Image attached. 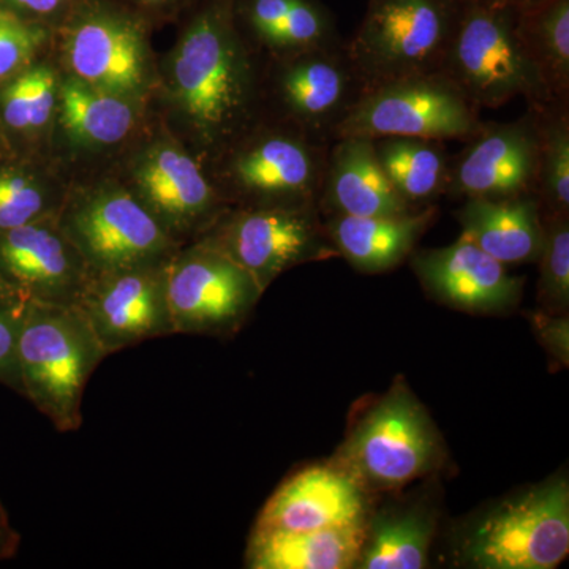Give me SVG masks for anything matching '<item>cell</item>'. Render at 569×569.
<instances>
[{
    "mask_svg": "<svg viewBox=\"0 0 569 569\" xmlns=\"http://www.w3.org/2000/svg\"><path fill=\"white\" fill-rule=\"evenodd\" d=\"M164 92L211 160L263 118L260 54L239 29L234 0H201L190 10L164 66Z\"/></svg>",
    "mask_w": 569,
    "mask_h": 569,
    "instance_id": "obj_1",
    "label": "cell"
},
{
    "mask_svg": "<svg viewBox=\"0 0 569 569\" xmlns=\"http://www.w3.org/2000/svg\"><path fill=\"white\" fill-rule=\"evenodd\" d=\"M104 358L99 339L77 307L33 301L22 306L21 392L59 432L80 429L86 385Z\"/></svg>",
    "mask_w": 569,
    "mask_h": 569,
    "instance_id": "obj_2",
    "label": "cell"
},
{
    "mask_svg": "<svg viewBox=\"0 0 569 569\" xmlns=\"http://www.w3.org/2000/svg\"><path fill=\"white\" fill-rule=\"evenodd\" d=\"M329 146L263 116L212 160V181L239 208L317 206Z\"/></svg>",
    "mask_w": 569,
    "mask_h": 569,
    "instance_id": "obj_3",
    "label": "cell"
},
{
    "mask_svg": "<svg viewBox=\"0 0 569 569\" xmlns=\"http://www.w3.org/2000/svg\"><path fill=\"white\" fill-rule=\"evenodd\" d=\"M518 7L463 0L441 73L478 110L518 97L529 107L553 102L520 40Z\"/></svg>",
    "mask_w": 569,
    "mask_h": 569,
    "instance_id": "obj_4",
    "label": "cell"
},
{
    "mask_svg": "<svg viewBox=\"0 0 569 569\" xmlns=\"http://www.w3.org/2000/svg\"><path fill=\"white\" fill-rule=\"evenodd\" d=\"M463 0H369L346 41L366 91L387 82L441 73Z\"/></svg>",
    "mask_w": 569,
    "mask_h": 569,
    "instance_id": "obj_5",
    "label": "cell"
},
{
    "mask_svg": "<svg viewBox=\"0 0 569 569\" xmlns=\"http://www.w3.org/2000/svg\"><path fill=\"white\" fill-rule=\"evenodd\" d=\"M443 448L432 419L407 385L397 383L359 419L336 463L366 492L410 485L436 470Z\"/></svg>",
    "mask_w": 569,
    "mask_h": 569,
    "instance_id": "obj_6",
    "label": "cell"
},
{
    "mask_svg": "<svg viewBox=\"0 0 569 569\" xmlns=\"http://www.w3.org/2000/svg\"><path fill=\"white\" fill-rule=\"evenodd\" d=\"M569 552V488L559 477L503 501L479 520L462 560L479 569H553Z\"/></svg>",
    "mask_w": 569,
    "mask_h": 569,
    "instance_id": "obj_7",
    "label": "cell"
},
{
    "mask_svg": "<svg viewBox=\"0 0 569 569\" xmlns=\"http://www.w3.org/2000/svg\"><path fill=\"white\" fill-rule=\"evenodd\" d=\"M148 22L119 0H82L59 26L69 74L138 102L152 80Z\"/></svg>",
    "mask_w": 569,
    "mask_h": 569,
    "instance_id": "obj_8",
    "label": "cell"
},
{
    "mask_svg": "<svg viewBox=\"0 0 569 569\" xmlns=\"http://www.w3.org/2000/svg\"><path fill=\"white\" fill-rule=\"evenodd\" d=\"M479 110L443 73L387 82L362 93L337 138L385 137L467 141L481 129Z\"/></svg>",
    "mask_w": 569,
    "mask_h": 569,
    "instance_id": "obj_9",
    "label": "cell"
},
{
    "mask_svg": "<svg viewBox=\"0 0 569 569\" xmlns=\"http://www.w3.org/2000/svg\"><path fill=\"white\" fill-rule=\"evenodd\" d=\"M58 223L92 274L159 264L178 252V242L130 190L104 186L82 193Z\"/></svg>",
    "mask_w": 569,
    "mask_h": 569,
    "instance_id": "obj_10",
    "label": "cell"
},
{
    "mask_svg": "<svg viewBox=\"0 0 569 569\" xmlns=\"http://www.w3.org/2000/svg\"><path fill=\"white\" fill-rule=\"evenodd\" d=\"M365 92L346 41L269 59L268 73H263V110L266 100L276 110L268 118L323 144L336 140L340 123Z\"/></svg>",
    "mask_w": 569,
    "mask_h": 569,
    "instance_id": "obj_11",
    "label": "cell"
},
{
    "mask_svg": "<svg viewBox=\"0 0 569 569\" xmlns=\"http://www.w3.org/2000/svg\"><path fill=\"white\" fill-rule=\"evenodd\" d=\"M206 231L201 242L246 269L263 290L295 266L337 257L317 206L227 209Z\"/></svg>",
    "mask_w": 569,
    "mask_h": 569,
    "instance_id": "obj_12",
    "label": "cell"
},
{
    "mask_svg": "<svg viewBox=\"0 0 569 569\" xmlns=\"http://www.w3.org/2000/svg\"><path fill=\"white\" fill-rule=\"evenodd\" d=\"M168 305L176 335H230L260 301L263 288L233 260L198 242L168 261Z\"/></svg>",
    "mask_w": 569,
    "mask_h": 569,
    "instance_id": "obj_13",
    "label": "cell"
},
{
    "mask_svg": "<svg viewBox=\"0 0 569 569\" xmlns=\"http://www.w3.org/2000/svg\"><path fill=\"white\" fill-rule=\"evenodd\" d=\"M168 261L92 274L74 307L107 356L144 340L176 335L168 305Z\"/></svg>",
    "mask_w": 569,
    "mask_h": 569,
    "instance_id": "obj_14",
    "label": "cell"
},
{
    "mask_svg": "<svg viewBox=\"0 0 569 569\" xmlns=\"http://www.w3.org/2000/svg\"><path fill=\"white\" fill-rule=\"evenodd\" d=\"M133 194L176 239L206 231L227 211L216 183L192 153L170 141H157L134 160Z\"/></svg>",
    "mask_w": 569,
    "mask_h": 569,
    "instance_id": "obj_15",
    "label": "cell"
},
{
    "mask_svg": "<svg viewBox=\"0 0 569 569\" xmlns=\"http://www.w3.org/2000/svg\"><path fill=\"white\" fill-rule=\"evenodd\" d=\"M0 276L24 301L74 307L92 271L56 216L0 233Z\"/></svg>",
    "mask_w": 569,
    "mask_h": 569,
    "instance_id": "obj_16",
    "label": "cell"
},
{
    "mask_svg": "<svg viewBox=\"0 0 569 569\" xmlns=\"http://www.w3.org/2000/svg\"><path fill=\"white\" fill-rule=\"evenodd\" d=\"M451 162L448 194L508 198L533 194L537 174V123L533 111L515 122H482Z\"/></svg>",
    "mask_w": 569,
    "mask_h": 569,
    "instance_id": "obj_17",
    "label": "cell"
},
{
    "mask_svg": "<svg viewBox=\"0 0 569 569\" xmlns=\"http://www.w3.org/2000/svg\"><path fill=\"white\" fill-rule=\"evenodd\" d=\"M411 268L427 293L462 312H508L522 296V277L509 274L507 266L462 234L447 247L411 254Z\"/></svg>",
    "mask_w": 569,
    "mask_h": 569,
    "instance_id": "obj_18",
    "label": "cell"
},
{
    "mask_svg": "<svg viewBox=\"0 0 569 569\" xmlns=\"http://www.w3.org/2000/svg\"><path fill=\"white\" fill-rule=\"evenodd\" d=\"M367 492L336 462L299 471L266 501L253 530L312 531L367 520Z\"/></svg>",
    "mask_w": 569,
    "mask_h": 569,
    "instance_id": "obj_19",
    "label": "cell"
},
{
    "mask_svg": "<svg viewBox=\"0 0 569 569\" xmlns=\"http://www.w3.org/2000/svg\"><path fill=\"white\" fill-rule=\"evenodd\" d=\"M317 206L321 217H397L417 211L388 181L376 141L366 137L331 142Z\"/></svg>",
    "mask_w": 569,
    "mask_h": 569,
    "instance_id": "obj_20",
    "label": "cell"
},
{
    "mask_svg": "<svg viewBox=\"0 0 569 569\" xmlns=\"http://www.w3.org/2000/svg\"><path fill=\"white\" fill-rule=\"evenodd\" d=\"M234 17L250 47L269 59L346 41L321 0H234Z\"/></svg>",
    "mask_w": 569,
    "mask_h": 569,
    "instance_id": "obj_21",
    "label": "cell"
},
{
    "mask_svg": "<svg viewBox=\"0 0 569 569\" xmlns=\"http://www.w3.org/2000/svg\"><path fill=\"white\" fill-rule=\"evenodd\" d=\"M437 213L436 206H427L397 217L326 216L323 223L337 257L356 271L381 274L413 253Z\"/></svg>",
    "mask_w": 569,
    "mask_h": 569,
    "instance_id": "obj_22",
    "label": "cell"
},
{
    "mask_svg": "<svg viewBox=\"0 0 569 569\" xmlns=\"http://www.w3.org/2000/svg\"><path fill=\"white\" fill-rule=\"evenodd\" d=\"M460 234L497 261L535 263L545 244V222L533 194L466 198L456 212Z\"/></svg>",
    "mask_w": 569,
    "mask_h": 569,
    "instance_id": "obj_23",
    "label": "cell"
},
{
    "mask_svg": "<svg viewBox=\"0 0 569 569\" xmlns=\"http://www.w3.org/2000/svg\"><path fill=\"white\" fill-rule=\"evenodd\" d=\"M367 520L312 531L253 530L246 563L252 569L356 568Z\"/></svg>",
    "mask_w": 569,
    "mask_h": 569,
    "instance_id": "obj_24",
    "label": "cell"
},
{
    "mask_svg": "<svg viewBox=\"0 0 569 569\" xmlns=\"http://www.w3.org/2000/svg\"><path fill=\"white\" fill-rule=\"evenodd\" d=\"M59 121L63 133L80 148L119 144L137 126V100L93 88L67 73L59 81Z\"/></svg>",
    "mask_w": 569,
    "mask_h": 569,
    "instance_id": "obj_25",
    "label": "cell"
},
{
    "mask_svg": "<svg viewBox=\"0 0 569 569\" xmlns=\"http://www.w3.org/2000/svg\"><path fill=\"white\" fill-rule=\"evenodd\" d=\"M373 141L388 181L411 208H427L447 193L451 160L443 141L410 137Z\"/></svg>",
    "mask_w": 569,
    "mask_h": 569,
    "instance_id": "obj_26",
    "label": "cell"
},
{
    "mask_svg": "<svg viewBox=\"0 0 569 569\" xmlns=\"http://www.w3.org/2000/svg\"><path fill=\"white\" fill-rule=\"evenodd\" d=\"M518 31L550 99L569 100V0L519 6Z\"/></svg>",
    "mask_w": 569,
    "mask_h": 569,
    "instance_id": "obj_27",
    "label": "cell"
},
{
    "mask_svg": "<svg viewBox=\"0 0 569 569\" xmlns=\"http://www.w3.org/2000/svg\"><path fill=\"white\" fill-rule=\"evenodd\" d=\"M436 522L421 509L385 512L367 523L356 568L421 569L429 559Z\"/></svg>",
    "mask_w": 569,
    "mask_h": 569,
    "instance_id": "obj_28",
    "label": "cell"
},
{
    "mask_svg": "<svg viewBox=\"0 0 569 569\" xmlns=\"http://www.w3.org/2000/svg\"><path fill=\"white\" fill-rule=\"evenodd\" d=\"M529 108L537 123L533 197L542 219L569 216V100Z\"/></svg>",
    "mask_w": 569,
    "mask_h": 569,
    "instance_id": "obj_29",
    "label": "cell"
},
{
    "mask_svg": "<svg viewBox=\"0 0 569 569\" xmlns=\"http://www.w3.org/2000/svg\"><path fill=\"white\" fill-rule=\"evenodd\" d=\"M59 81L61 78L47 63L26 67L14 74L0 91L3 122L21 133L44 129L58 110Z\"/></svg>",
    "mask_w": 569,
    "mask_h": 569,
    "instance_id": "obj_30",
    "label": "cell"
},
{
    "mask_svg": "<svg viewBox=\"0 0 569 569\" xmlns=\"http://www.w3.org/2000/svg\"><path fill=\"white\" fill-rule=\"evenodd\" d=\"M539 254L538 298L549 313H567L569 306V216L549 217Z\"/></svg>",
    "mask_w": 569,
    "mask_h": 569,
    "instance_id": "obj_31",
    "label": "cell"
},
{
    "mask_svg": "<svg viewBox=\"0 0 569 569\" xmlns=\"http://www.w3.org/2000/svg\"><path fill=\"white\" fill-rule=\"evenodd\" d=\"M51 193L43 183L21 171H0V233L56 217Z\"/></svg>",
    "mask_w": 569,
    "mask_h": 569,
    "instance_id": "obj_32",
    "label": "cell"
},
{
    "mask_svg": "<svg viewBox=\"0 0 569 569\" xmlns=\"http://www.w3.org/2000/svg\"><path fill=\"white\" fill-rule=\"evenodd\" d=\"M48 37L47 26L22 20L0 7V81L10 80L31 66Z\"/></svg>",
    "mask_w": 569,
    "mask_h": 569,
    "instance_id": "obj_33",
    "label": "cell"
},
{
    "mask_svg": "<svg viewBox=\"0 0 569 569\" xmlns=\"http://www.w3.org/2000/svg\"><path fill=\"white\" fill-rule=\"evenodd\" d=\"M24 302H9L0 299V381L21 392L20 343L21 316Z\"/></svg>",
    "mask_w": 569,
    "mask_h": 569,
    "instance_id": "obj_34",
    "label": "cell"
},
{
    "mask_svg": "<svg viewBox=\"0 0 569 569\" xmlns=\"http://www.w3.org/2000/svg\"><path fill=\"white\" fill-rule=\"evenodd\" d=\"M82 0H0V7L22 20L59 28Z\"/></svg>",
    "mask_w": 569,
    "mask_h": 569,
    "instance_id": "obj_35",
    "label": "cell"
},
{
    "mask_svg": "<svg viewBox=\"0 0 569 569\" xmlns=\"http://www.w3.org/2000/svg\"><path fill=\"white\" fill-rule=\"evenodd\" d=\"M533 326L537 329L539 340L548 348L553 358L561 365L568 366L569 361V325L567 313H535Z\"/></svg>",
    "mask_w": 569,
    "mask_h": 569,
    "instance_id": "obj_36",
    "label": "cell"
},
{
    "mask_svg": "<svg viewBox=\"0 0 569 569\" xmlns=\"http://www.w3.org/2000/svg\"><path fill=\"white\" fill-rule=\"evenodd\" d=\"M146 20H168L181 11L192 10L201 0H119Z\"/></svg>",
    "mask_w": 569,
    "mask_h": 569,
    "instance_id": "obj_37",
    "label": "cell"
},
{
    "mask_svg": "<svg viewBox=\"0 0 569 569\" xmlns=\"http://www.w3.org/2000/svg\"><path fill=\"white\" fill-rule=\"evenodd\" d=\"M21 537L11 526L7 509L0 501V561L13 559L20 548Z\"/></svg>",
    "mask_w": 569,
    "mask_h": 569,
    "instance_id": "obj_38",
    "label": "cell"
},
{
    "mask_svg": "<svg viewBox=\"0 0 569 569\" xmlns=\"http://www.w3.org/2000/svg\"><path fill=\"white\" fill-rule=\"evenodd\" d=\"M0 299L9 302H26L24 299L6 282L2 276H0Z\"/></svg>",
    "mask_w": 569,
    "mask_h": 569,
    "instance_id": "obj_39",
    "label": "cell"
},
{
    "mask_svg": "<svg viewBox=\"0 0 569 569\" xmlns=\"http://www.w3.org/2000/svg\"><path fill=\"white\" fill-rule=\"evenodd\" d=\"M467 2L486 3V6H493V3H500V6H523V3L530 2V0H467Z\"/></svg>",
    "mask_w": 569,
    "mask_h": 569,
    "instance_id": "obj_40",
    "label": "cell"
}]
</instances>
